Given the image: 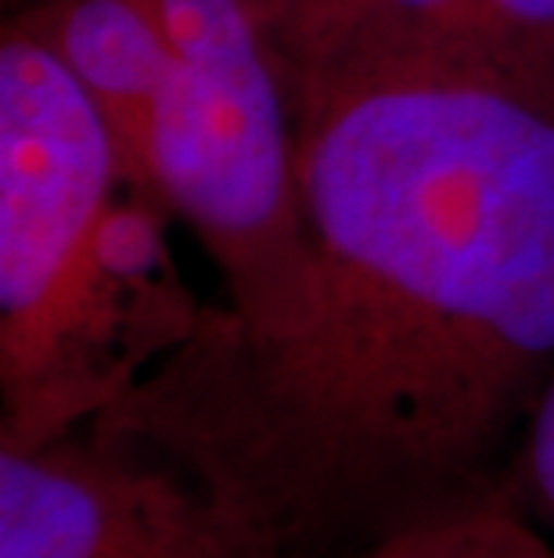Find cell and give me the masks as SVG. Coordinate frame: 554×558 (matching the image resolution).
I'll list each match as a JSON object with an SVG mask.
<instances>
[{"instance_id": "obj_10", "label": "cell", "mask_w": 554, "mask_h": 558, "mask_svg": "<svg viewBox=\"0 0 554 558\" xmlns=\"http://www.w3.org/2000/svg\"><path fill=\"white\" fill-rule=\"evenodd\" d=\"M493 11L518 62L554 73V0H493Z\"/></svg>"}, {"instance_id": "obj_3", "label": "cell", "mask_w": 554, "mask_h": 558, "mask_svg": "<svg viewBox=\"0 0 554 558\" xmlns=\"http://www.w3.org/2000/svg\"><path fill=\"white\" fill-rule=\"evenodd\" d=\"M120 148L69 69L4 15L0 29V429L40 393L120 187Z\"/></svg>"}, {"instance_id": "obj_4", "label": "cell", "mask_w": 554, "mask_h": 558, "mask_svg": "<svg viewBox=\"0 0 554 558\" xmlns=\"http://www.w3.org/2000/svg\"><path fill=\"white\" fill-rule=\"evenodd\" d=\"M0 558H270L145 439L76 425L0 447Z\"/></svg>"}, {"instance_id": "obj_1", "label": "cell", "mask_w": 554, "mask_h": 558, "mask_svg": "<svg viewBox=\"0 0 554 558\" xmlns=\"http://www.w3.org/2000/svg\"><path fill=\"white\" fill-rule=\"evenodd\" d=\"M288 98L296 278L206 306L94 425L270 558H353L508 483L554 367V73L360 37Z\"/></svg>"}, {"instance_id": "obj_2", "label": "cell", "mask_w": 554, "mask_h": 558, "mask_svg": "<svg viewBox=\"0 0 554 558\" xmlns=\"http://www.w3.org/2000/svg\"><path fill=\"white\" fill-rule=\"evenodd\" d=\"M170 47L151 177L202 245L223 311L256 317L299 267L292 98L245 0H140Z\"/></svg>"}, {"instance_id": "obj_9", "label": "cell", "mask_w": 554, "mask_h": 558, "mask_svg": "<svg viewBox=\"0 0 554 558\" xmlns=\"http://www.w3.org/2000/svg\"><path fill=\"white\" fill-rule=\"evenodd\" d=\"M508 486L529 515L547 519L554 526V367L540 389L533 414H529L522 444H518L508 472Z\"/></svg>"}, {"instance_id": "obj_6", "label": "cell", "mask_w": 554, "mask_h": 558, "mask_svg": "<svg viewBox=\"0 0 554 558\" xmlns=\"http://www.w3.org/2000/svg\"><path fill=\"white\" fill-rule=\"evenodd\" d=\"M353 558H554L508 483L389 533Z\"/></svg>"}, {"instance_id": "obj_7", "label": "cell", "mask_w": 554, "mask_h": 558, "mask_svg": "<svg viewBox=\"0 0 554 558\" xmlns=\"http://www.w3.org/2000/svg\"><path fill=\"white\" fill-rule=\"evenodd\" d=\"M274 51L285 87L317 73L353 40L364 0H245Z\"/></svg>"}, {"instance_id": "obj_8", "label": "cell", "mask_w": 554, "mask_h": 558, "mask_svg": "<svg viewBox=\"0 0 554 558\" xmlns=\"http://www.w3.org/2000/svg\"><path fill=\"white\" fill-rule=\"evenodd\" d=\"M360 37L435 44V47H471V51H493L515 58L508 51V44H504L493 0H364V19L357 33H353V40Z\"/></svg>"}, {"instance_id": "obj_5", "label": "cell", "mask_w": 554, "mask_h": 558, "mask_svg": "<svg viewBox=\"0 0 554 558\" xmlns=\"http://www.w3.org/2000/svg\"><path fill=\"white\" fill-rule=\"evenodd\" d=\"M8 15L26 26L84 87L104 126L112 130L126 181L159 198L151 177V137L170 83V47L145 4L15 0Z\"/></svg>"}]
</instances>
